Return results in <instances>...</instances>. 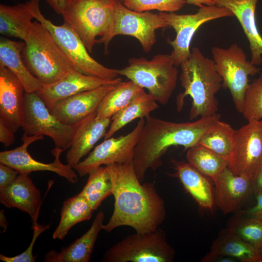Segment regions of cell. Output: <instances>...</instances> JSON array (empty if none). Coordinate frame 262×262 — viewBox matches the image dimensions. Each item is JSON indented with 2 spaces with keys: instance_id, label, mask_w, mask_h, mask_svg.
<instances>
[{
  "instance_id": "c3c4849f",
  "label": "cell",
  "mask_w": 262,
  "mask_h": 262,
  "mask_svg": "<svg viewBox=\"0 0 262 262\" xmlns=\"http://www.w3.org/2000/svg\"><path fill=\"white\" fill-rule=\"evenodd\" d=\"M261 262H262V260Z\"/></svg>"
},
{
  "instance_id": "4fadbf2b",
  "label": "cell",
  "mask_w": 262,
  "mask_h": 262,
  "mask_svg": "<svg viewBox=\"0 0 262 262\" xmlns=\"http://www.w3.org/2000/svg\"><path fill=\"white\" fill-rule=\"evenodd\" d=\"M262 166V119H252L235 130L228 168L251 180Z\"/></svg>"
},
{
  "instance_id": "277c9868",
  "label": "cell",
  "mask_w": 262,
  "mask_h": 262,
  "mask_svg": "<svg viewBox=\"0 0 262 262\" xmlns=\"http://www.w3.org/2000/svg\"><path fill=\"white\" fill-rule=\"evenodd\" d=\"M23 41L25 64L42 84L55 82L75 69L49 31L39 21L32 22Z\"/></svg>"
},
{
  "instance_id": "e0dca14e",
  "label": "cell",
  "mask_w": 262,
  "mask_h": 262,
  "mask_svg": "<svg viewBox=\"0 0 262 262\" xmlns=\"http://www.w3.org/2000/svg\"><path fill=\"white\" fill-rule=\"evenodd\" d=\"M25 93L17 78L0 64V119L15 132L23 126Z\"/></svg>"
},
{
  "instance_id": "4316f807",
  "label": "cell",
  "mask_w": 262,
  "mask_h": 262,
  "mask_svg": "<svg viewBox=\"0 0 262 262\" xmlns=\"http://www.w3.org/2000/svg\"><path fill=\"white\" fill-rule=\"evenodd\" d=\"M34 18L29 1L15 5H0V33L24 41Z\"/></svg>"
},
{
  "instance_id": "cb8c5ba5",
  "label": "cell",
  "mask_w": 262,
  "mask_h": 262,
  "mask_svg": "<svg viewBox=\"0 0 262 262\" xmlns=\"http://www.w3.org/2000/svg\"><path fill=\"white\" fill-rule=\"evenodd\" d=\"M175 170L173 177L178 178L185 189L201 208L212 210L214 205V191L207 176L188 162L171 159Z\"/></svg>"
},
{
  "instance_id": "603a6c76",
  "label": "cell",
  "mask_w": 262,
  "mask_h": 262,
  "mask_svg": "<svg viewBox=\"0 0 262 262\" xmlns=\"http://www.w3.org/2000/svg\"><path fill=\"white\" fill-rule=\"evenodd\" d=\"M105 215L99 211L88 230L67 247L60 251L52 250L44 257L45 262H89L100 231L102 229Z\"/></svg>"
},
{
  "instance_id": "e575fe53",
  "label": "cell",
  "mask_w": 262,
  "mask_h": 262,
  "mask_svg": "<svg viewBox=\"0 0 262 262\" xmlns=\"http://www.w3.org/2000/svg\"><path fill=\"white\" fill-rule=\"evenodd\" d=\"M242 114L247 121L262 119V74L249 84L245 94Z\"/></svg>"
},
{
  "instance_id": "7dc6e473",
  "label": "cell",
  "mask_w": 262,
  "mask_h": 262,
  "mask_svg": "<svg viewBox=\"0 0 262 262\" xmlns=\"http://www.w3.org/2000/svg\"><path fill=\"white\" fill-rule=\"evenodd\" d=\"M119 0L122 1V0Z\"/></svg>"
},
{
  "instance_id": "9a60e30c",
  "label": "cell",
  "mask_w": 262,
  "mask_h": 262,
  "mask_svg": "<svg viewBox=\"0 0 262 262\" xmlns=\"http://www.w3.org/2000/svg\"><path fill=\"white\" fill-rule=\"evenodd\" d=\"M43 139V136H31L24 133L21 139V145L15 149L0 152V163L16 170L20 174L51 171L66 179L70 183H76L78 177L74 168L68 164H63L60 161V156L64 149L55 147L51 150L55 159L51 163L39 162L31 156L27 150L28 147L34 142Z\"/></svg>"
},
{
  "instance_id": "1f68e13d",
  "label": "cell",
  "mask_w": 262,
  "mask_h": 262,
  "mask_svg": "<svg viewBox=\"0 0 262 262\" xmlns=\"http://www.w3.org/2000/svg\"><path fill=\"white\" fill-rule=\"evenodd\" d=\"M234 132L229 124L219 120L205 132L197 144L228 160L233 147Z\"/></svg>"
},
{
  "instance_id": "4dcf8cb0",
  "label": "cell",
  "mask_w": 262,
  "mask_h": 262,
  "mask_svg": "<svg viewBox=\"0 0 262 262\" xmlns=\"http://www.w3.org/2000/svg\"><path fill=\"white\" fill-rule=\"evenodd\" d=\"M186 159L188 163L213 181L228 164L227 159L198 144L187 149Z\"/></svg>"
},
{
  "instance_id": "d4e9b609",
  "label": "cell",
  "mask_w": 262,
  "mask_h": 262,
  "mask_svg": "<svg viewBox=\"0 0 262 262\" xmlns=\"http://www.w3.org/2000/svg\"><path fill=\"white\" fill-rule=\"evenodd\" d=\"M23 41L0 38V64L8 68L22 84L25 93L36 92L42 84L29 70L23 59Z\"/></svg>"
},
{
  "instance_id": "83f0119b",
  "label": "cell",
  "mask_w": 262,
  "mask_h": 262,
  "mask_svg": "<svg viewBox=\"0 0 262 262\" xmlns=\"http://www.w3.org/2000/svg\"><path fill=\"white\" fill-rule=\"evenodd\" d=\"M155 99L145 91L111 117V121L104 139L112 136L120 129L136 119L146 118L159 108Z\"/></svg>"
},
{
  "instance_id": "3957f363",
  "label": "cell",
  "mask_w": 262,
  "mask_h": 262,
  "mask_svg": "<svg viewBox=\"0 0 262 262\" xmlns=\"http://www.w3.org/2000/svg\"><path fill=\"white\" fill-rule=\"evenodd\" d=\"M180 66L184 91L177 97L178 111H181L185 98L189 96L192 99L190 120L217 114L218 101L215 95L222 87V79L213 60L205 56L198 47H194L188 59Z\"/></svg>"
},
{
  "instance_id": "8992f818",
  "label": "cell",
  "mask_w": 262,
  "mask_h": 262,
  "mask_svg": "<svg viewBox=\"0 0 262 262\" xmlns=\"http://www.w3.org/2000/svg\"><path fill=\"white\" fill-rule=\"evenodd\" d=\"M116 0H68L62 16L79 35L89 52L99 38L109 32Z\"/></svg>"
},
{
  "instance_id": "5bb4252c",
  "label": "cell",
  "mask_w": 262,
  "mask_h": 262,
  "mask_svg": "<svg viewBox=\"0 0 262 262\" xmlns=\"http://www.w3.org/2000/svg\"><path fill=\"white\" fill-rule=\"evenodd\" d=\"M145 123V118H140L135 128L129 133L104 139L74 169L81 177H83L103 165L133 162L134 149Z\"/></svg>"
},
{
  "instance_id": "2e32d148",
  "label": "cell",
  "mask_w": 262,
  "mask_h": 262,
  "mask_svg": "<svg viewBox=\"0 0 262 262\" xmlns=\"http://www.w3.org/2000/svg\"><path fill=\"white\" fill-rule=\"evenodd\" d=\"M118 83L103 85L59 100L47 106L51 114L61 122L75 124L96 112L105 95Z\"/></svg>"
},
{
  "instance_id": "7bdbcfd3",
  "label": "cell",
  "mask_w": 262,
  "mask_h": 262,
  "mask_svg": "<svg viewBox=\"0 0 262 262\" xmlns=\"http://www.w3.org/2000/svg\"><path fill=\"white\" fill-rule=\"evenodd\" d=\"M236 259L224 256L210 255L207 254L202 259L201 262H234Z\"/></svg>"
},
{
  "instance_id": "f546056e",
  "label": "cell",
  "mask_w": 262,
  "mask_h": 262,
  "mask_svg": "<svg viewBox=\"0 0 262 262\" xmlns=\"http://www.w3.org/2000/svg\"><path fill=\"white\" fill-rule=\"evenodd\" d=\"M144 91L130 80L121 82L104 97L97 111L96 118H111Z\"/></svg>"
},
{
  "instance_id": "7c38bea8",
  "label": "cell",
  "mask_w": 262,
  "mask_h": 262,
  "mask_svg": "<svg viewBox=\"0 0 262 262\" xmlns=\"http://www.w3.org/2000/svg\"><path fill=\"white\" fill-rule=\"evenodd\" d=\"M159 14L176 33L173 40H168L173 49L170 56L176 66H180L189 57L192 39L201 26L216 19L234 16L228 9L215 5L202 6L193 14L179 15L166 12Z\"/></svg>"
},
{
  "instance_id": "6da1fadb",
  "label": "cell",
  "mask_w": 262,
  "mask_h": 262,
  "mask_svg": "<svg viewBox=\"0 0 262 262\" xmlns=\"http://www.w3.org/2000/svg\"><path fill=\"white\" fill-rule=\"evenodd\" d=\"M112 182L114 209L102 229L107 232L121 226L135 232L155 231L166 217L165 202L154 184L142 183L135 172L133 162L106 165Z\"/></svg>"
},
{
  "instance_id": "9c48e42d",
  "label": "cell",
  "mask_w": 262,
  "mask_h": 262,
  "mask_svg": "<svg viewBox=\"0 0 262 262\" xmlns=\"http://www.w3.org/2000/svg\"><path fill=\"white\" fill-rule=\"evenodd\" d=\"M212 53L222 87L229 89L236 109L242 113L249 76L260 73L261 68L247 60L246 53L236 43L226 49L213 47Z\"/></svg>"
},
{
  "instance_id": "52a82bcc",
  "label": "cell",
  "mask_w": 262,
  "mask_h": 262,
  "mask_svg": "<svg viewBox=\"0 0 262 262\" xmlns=\"http://www.w3.org/2000/svg\"><path fill=\"white\" fill-rule=\"evenodd\" d=\"M39 1H29L34 19L48 29L76 70L106 80L119 77L116 69L103 66L89 54L81 38L70 26L65 22L62 25H55L47 19L40 10Z\"/></svg>"
},
{
  "instance_id": "f1b7e54d",
  "label": "cell",
  "mask_w": 262,
  "mask_h": 262,
  "mask_svg": "<svg viewBox=\"0 0 262 262\" xmlns=\"http://www.w3.org/2000/svg\"><path fill=\"white\" fill-rule=\"evenodd\" d=\"M94 211L86 198L80 193L67 199L63 202L60 221L53 233V239L63 240L73 226L89 220Z\"/></svg>"
},
{
  "instance_id": "74e56055",
  "label": "cell",
  "mask_w": 262,
  "mask_h": 262,
  "mask_svg": "<svg viewBox=\"0 0 262 262\" xmlns=\"http://www.w3.org/2000/svg\"><path fill=\"white\" fill-rule=\"evenodd\" d=\"M20 173L16 170L0 163V189L11 185Z\"/></svg>"
},
{
  "instance_id": "7402d4cb",
  "label": "cell",
  "mask_w": 262,
  "mask_h": 262,
  "mask_svg": "<svg viewBox=\"0 0 262 262\" xmlns=\"http://www.w3.org/2000/svg\"><path fill=\"white\" fill-rule=\"evenodd\" d=\"M97 111L84 118L77 130L66 154L67 163L74 168L82 157L104 137L111 118L96 119Z\"/></svg>"
},
{
  "instance_id": "ac0fdd59",
  "label": "cell",
  "mask_w": 262,
  "mask_h": 262,
  "mask_svg": "<svg viewBox=\"0 0 262 262\" xmlns=\"http://www.w3.org/2000/svg\"><path fill=\"white\" fill-rule=\"evenodd\" d=\"M122 81L120 77L112 80H106L87 75L73 69L55 82L42 84L41 89L36 93L48 106L78 93L105 84L118 83Z\"/></svg>"
},
{
  "instance_id": "ffe728a7",
  "label": "cell",
  "mask_w": 262,
  "mask_h": 262,
  "mask_svg": "<svg viewBox=\"0 0 262 262\" xmlns=\"http://www.w3.org/2000/svg\"><path fill=\"white\" fill-rule=\"evenodd\" d=\"M29 175L19 174L13 183L0 189V202L7 208H16L26 213L33 225L37 223L42 198L40 191Z\"/></svg>"
},
{
  "instance_id": "f6af8a7d",
  "label": "cell",
  "mask_w": 262,
  "mask_h": 262,
  "mask_svg": "<svg viewBox=\"0 0 262 262\" xmlns=\"http://www.w3.org/2000/svg\"><path fill=\"white\" fill-rule=\"evenodd\" d=\"M4 224V229L5 230L6 229L7 227V221L6 218L4 215L3 211L1 210L0 211V226L2 228L3 227V225Z\"/></svg>"
},
{
  "instance_id": "ee69618b",
  "label": "cell",
  "mask_w": 262,
  "mask_h": 262,
  "mask_svg": "<svg viewBox=\"0 0 262 262\" xmlns=\"http://www.w3.org/2000/svg\"><path fill=\"white\" fill-rule=\"evenodd\" d=\"M186 3L193 4L200 7L204 5H214V2L213 0H185Z\"/></svg>"
},
{
  "instance_id": "44dd1931",
  "label": "cell",
  "mask_w": 262,
  "mask_h": 262,
  "mask_svg": "<svg viewBox=\"0 0 262 262\" xmlns=\"http://www.w3.org/2000/svg\"><path fill=\"white\" fill-rule=\"evenodd\" d=\"M215 5L229 10L239 22L249 42L250 62L262 64V36L256 24L255 12L259 0H213Z\"/></svg>"
},
{
  "instance_id": "ab89813d",
  "label": "cell",
  "mask_w": 262,
  "mask_h": 262,
  "mask_svg": "<svg viewBox=\"0 0 262 262\" xmlns=\"http://www.w3.org/2000/svg\"><path fill=\"white\" fill-rule=\"evenodd\" d=\"M241 213L262 220V193L256 196V202L254 206Z\"/></svg>"
},
{
  "instance_id": "d590c367",
  "label": "cell",
  "mask_w": 262,
  "mask_h": 262,
  "mask_svg": "<svg viewBox=\"0 0 262 262\" xmlns=\"http://www.w3.org/2000/svg\"><path fill=\"white\" fill-rule=\"evenodd\" d=\"M128 8L138 12L157 10L161 12L173 13L180 10L185 0H122Z\"/></svg>"
},
{
  "instance_id": "ba28073f",
  "label": "cell",
  "mask_w": 262,
  "mask_h": 262,
  "mask_svg": "<svg viewBox=\"0 0 262 262\" xmlns=\"http://www.w3.org/2000/svg\"><path fill=\"white\" fill-rule=\"evenodd\" d=\"M175 250L169 244L165 231L135 232L123 238L104 253L105 262H172Z\"/></svg>"
},
{
  "instance_id": "8d00e7d4",
  "label": "cell",
  "mask_w": 262,
  "mask_h": 262,
  "mask_svg": "<svg viewBox=\"0 0 262 262\" xmlns=\"http://www.w3.org/2000/svg\"><path fill=\"white\" fill-rule=\"evenodd\" d=\"M50 227L49 224L45 226L37 223L32 225V229L33 230V236L30 245L28 248L21 254L13 257H8L0 255V260L5 262H34L37 256L33 255V248L34 243L38 236L45 230Z\"/></svg>"
},
{
  "instance_id": "d6a6232c",
  "label": "cell",
  "mask_w": 262,
  "mask_h": 262,
  "mask_svg": "<svg viewBox=\"0 0 262 262\" xmlns=\"http://www.w3.org/2000/svg\"><path fill=\"white\" fill-rule=\"evenodd\" d=\"M88 175L87 182L80 193L86 198L95 211L112 195V182L106 166L93 170Z\"/></svg>"
},
{
  "instance_id": "484cf974",
  "label": "cell",
  "mask_w": 262,
  "mask_h": 262,
  "mask_svg": "<svg viewBox=\"0 0 262 262\" xmlns=\"http://www.w3.org/2000/svg\"><path fill=\"white\" fill-rule=\"evenodd\" d=\"M208 254L227 256L242 262H261L262 260L259 250L227 228L213 241Z\"/></svg>"
},
{
  "instance_id": "b9f144b4",
  "label": "cell",
  "mask_w": 262,
  "mask_h": 262,
  "mask_svg": "<svg viewBox=\"0 0 262 262\" xmlns=\"http://www.w3.org/2000/svg\"><path fill=\"white\" fill-rule=\"evenodd\" d=\"M52 8L58 14L62 15L68 0H46Z\"/></svg>"
},
{
  "instance_id": "836d02e7",
  "label": "cell",
  "mask_w": 262,
  "mask_h": 262,
  "mask_svg": "<svg viewBox=\"0 0 262 262\" xmlns=\"http://www.w3.org/2000/svg\"><path fill=\"white\" fill-rule=\"evenodd\" d=\"M227 228L240 238L262 250V220L241 215L229 219Z\"/></svg>"
},
{
  "instance_id": "5b68a950",
  "label": "cell",
  "mask_w": 262,
  "mask_h": 262,
  "mask_svg": "<svg viewBox=\"0 0 262 262\" xmlns=\"http://www.w3.org/2000/svg\"><path fill=\"white\" fill-rule=\"evenodd\" d=\"M129 65L116 69L124 76L144 89L159 103L165 105L175 89L179 70L170 55L158 54L150 60L145 57H132Z\"/></svg>"
},
{
  "instance_id": "30bf717a",
  "label": "cell",
  "mask_w": 262,
  "mask_h": 262,
  "mask_svg": "<svg viewBox=\"0 0 262 262\" xmlns=\"http://www.w3.org/2000/svg\"><path fill=\"white\" fill-rule=\"evenodd\" d=\"M116 0L114 20L110 30L97 44H103L106 52L112 39L117 35H130L136 38L143 50L148 53L156 42V31L168 27L159 14L148 11L138 12L126 7Z\"/></svg>"
},
{
  "instance_id": "7a4b0ae2",
  "label": "cell",
  "mask_w": 262,
  "mask_h": 262,
  "mask_svg": "<svg viewBox=\"0 0 262 262\" xmlns=\"http://www.w3.org/2000/svg\"><path fill=\"white\" fill-rule=\"evenodd\" d=\"M221 115L201 117L193 122H174L146 117L140 137L134 149L133 164L141 182L148 169L155 171L162 164V157L173 146H180L187 150L197 144L202 135Z\"/></svg>"
},
{
  "instance_id": "bcb514c9",
  "label": "cell",
  "mask_w": 262,
  "mask_h": 262,
  "mask_svg": "<svg viewBox=\"0 0 262 262\" xmlns=\"http://www.w3.org/2000/svg\"><path fill=\"white\" fill-rule=\"evenodd\" d=\"M261 255H262V250L261 251Z\"/></svg>"
},
{
  "instance_id": "8fae6325",
  "label": "cell",
  "mask_w": 262,
  "mask_h": 262,
  "mask_svg": "<svg viewBox=\"0 0 262 262\" xmlns=\"http://www.w3.org/2000/svg\"><path fill=\"white\" fill-rule=\"evenodd\" d=\"M24 121L22 128L31 136H47L55 147L65 150L70 147L82 120L73 125L64 124L49 112L36 92L25 93L24 98Z\"/></svg>"
},
{
  "instance_id": "d6986e66",
  "label": "cell",
  "mask_w": 262,
  "mask_h": 262,
  "mask_svg": "<svg viewBox=\"0 0 262 262\" xmlns=\"http://www.w3.org/2000/svg\"><path fill=\"white\" fill-rule=\"evenodd\" d=\"M213 182L214 202L224 214L238 211L252 194L251 180L234 174L228 166Z\"/></svg>"
},
{
  "instance_id": "f35d334b",
  "label": "cell",
  "mask_w": 262,
  "mask_h": 262,
  "mask_svg": "<svg viewBox=\"0 0 262 262\" xmlns=\"http://www.w3.org/2000/svg\"><path fill=\"white\" fill-rule=\"evenodd\" d=\"M16 132L3 120L0 119V142L5 147H8L15 143Z\"/></svg>"
},
{
  "instance_id": "60d3db41",
  "label": "cell",
  "mask_w": 262,
  "mask_h": 262,
  "mask_svg": "<svg viewBox=\"0 0 262 262\" xmlns=\"http://www.w3.org/2000/svg\"><path fill=\"white\" fill-rule=\"evenodd\" d=\"M252 194L256 196L262 193V166L251 180Z\"/></svg>"
}]
</instances>
